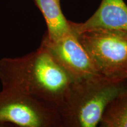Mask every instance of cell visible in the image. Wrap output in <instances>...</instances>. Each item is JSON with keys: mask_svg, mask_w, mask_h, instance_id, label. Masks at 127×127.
<instances>
[{"mask_svg": "<svg viewBox=\"0 0 127 127\" xmlns=\"http://www.w3.org/2000/svg\"><path fill=\"white\" fill-rule=\"evenodd\" d=\"M2 89L29 95L60 110L72 79L42 46L20 57L0 58Z\"/></svg>", "mask_w": 127, "mask_h": 127, "instance_id": "6da1fadb", "label": "cell"}, {"mask_svg": "<svg viewBox=\"0 0 127 127\" xmlns=\"http://www.w3.org/2000/svg\"><path fill=\"white\" fill-rule=\"evenodd\" d=\"M127 91V81L101 75L73 82L58 111L62 127H95L105 108Z\"/></svg>", "mask_w": 127, "mask_h": 127, "instance_id": "7a4b0ae2", "label": "cell"}, {"mask_svg": "<svg viewBox=\"0 0 127 127\" xmlns=\"http://www.w3.org/2000/svg\"><path fill=\"white\" fill-rule=\"evenodd\" d=\"M76 36L100 75L127 81V31L96 30Z\"/></svg>", "mask_w": 127, "mask_h": 127, "instance_id": "3957f363", "label": "cell"}, {"mask_svg": "<svg viewBox=\"0 0 127 127\" xmlns=\"http://www.w3.org/2000/svg\"><path fill=\"white\" fill-rule=\"evenodd\" d=\"M62 127L55 108L29 95L11 90L0 91V127Z\"/></svg>", "mask_w": 127, "mask_h": 127, "instance_id": "277c9868", "label": "cell"}, {"mask_svg": "<svg viewBox=\"0 0 127 127\" xmlns=\"http://www.w3.org/2000/svg\"><path fill=\"white\" fill-rule=\"evenodd\" d=\"M40 45L49 52L73 82L100 75L73 32L56 41L44 35Z\"/></svg>", "mask_w": 127, "mask_h": 127, "instance_id": "5b68a950", "label": "cell"}, {"mask_svg": "<svg viewBox=\"0 0 127 127\" xmlns=\"http://www.w3.org/2000/svg\"><path fill=\"white\" fill-rule=\"evenodd\" d=\"M69 24L75 35L96 30L127 31V5L124 0H102L90 18L79 23L69 21Z\"/></svg>", "mask_w": 127, "mask_h": 127, "instance_id": "8992f818", "label": "cell"}, {"mask_svg": "<svg viewBox=\"0 0 127 127\" xmlns=\"http://www.w3.org/2000/svg\"><path fill=\"white\" fill-rule=\"evenodd\" d=\"M45 19L49 40L56 41L72 32L69 21L65 17L58 0H33Z\"/></svg>", "mask_w": 127, "mask_h": 127, "instance_id": "52a82bcc", "label": "cell"}, {"mask_svg": "<svg viewBox=\"0 0 127 127\" xmlns=\"http://www.w3.org/2000/svg\"><path fill=\"white\" fill-rule=\"evenodd\" d=\"M99 124L102 127H127V91L107 105Z\"/></svg>", "mask_w": 127, "mask_h": 127, "instance_id": "ba28073f", "label": "cell"}, {"mask_svg": "<svg viewBox=\"0 0 127 127\" xmlns=\"http://www.w3.org/2000/svg\"><path fill=\"white\" fill-rule=\"evenodd\" d=\"M58 1H60V0H58Z\"/></svg>", "mask_w": 127, "mask_h": 127, "instance_id": "9c48e42d", "label": "cell"}]
</instances>
